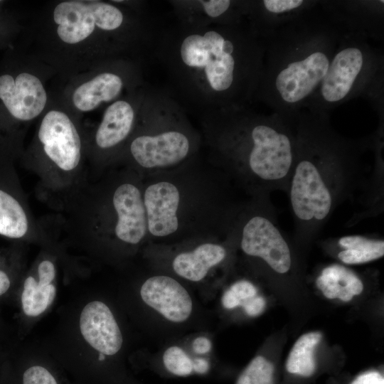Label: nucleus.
<instances>
[{
    "label": "nucleus",
    "instance_id": "obj_11",
    "mask_svg": "<svg viewBox=\"0 0 384 384\" xmlns=\"http://www.w3.org/2000/svg\"><path fill=\"white\" fill-rule=\"evenodd\" d=\"M139 294L144 303L171 323H183L191 316L192 298L177 278L156 271L142 283Z\"/></svg>",
    "mask_w": 384,
    "mask_h": 384
},
{
    "label": "nucleus",
    "instance_id": "obj_32",
    "mask_svg": "<svg viewBox=\"0 0 384 384\" xmlns=\"http://www.w3.org/2000/svg\"><path fill=\"white\" fill-rule=\"evenodd\" d=\"M11 282L5 272L0 270V296L6 292L10 287Z\"/></svg>",
    "mask_w": 384,
    "mask_h": 384
},
{
    "label": "nucleus",
    "instance_id": "obj_22",
    "mask_svg": "<svg viewBox=\"0 0 384 384\" xmlns=\"http://www.w3.org/2000/svg\"><path fill=\"white\" fill-rule=\"evenodd\" d=\"M331 240L339 248L338 259L347 265L363 264L384 255V240L381 238L351 235Z\"/></svg>",
    "mask_w": 384,
    "mask_h": 384
},
{
    "label": "nucleus",
    "instance_id": "obj_27",
    "mask_svg": "<svg viewBox=\"0 0 384 384\" xmlns=\"http://www.w3.org/2000/svg\"><path fill=\"white\" fill-rule=\"evenodd\" d=\"M95 25L100 28L112 31L119 28L123 14L117 7L102 1H92Z\"/></svg>",
    "mask_w": 384,
    "mask_h": 384
},
{
    "label": "nucleus",
    "instance_id": "obj_18",
    "mask_svg": "<svg viewBox=\"0 0 384 384\" xmlns=\"http://www.w3.org/2000/svg\"><path fill=\"white\" fill-rule=\"evenodd\" d=\"M134 112L130 104L118 100L105 112L95 134L96 146L102 151H111L127 140L134 127Z\"/></svg>",
    "mask_w": 384,
    "mask_h": 384
},
{
    "label": "nucleus",
    "instance_id": "obj_20",
    "mask_svg": "<svg viewBox=\"0 0 384 384\" xmlns=\"http://www.w3.org/2000/svg\"><path fill=\"white\" fill-rule=\"evenodd\" d=\"M317 287L328 299L348 302L363 290V283L358 275L349 268L332 264L322 269L316 279Z\"/></svg>",
    "mask_w": 384,
    "mask_h": 384
},
{
    "label": "nucleus",
    "instance_id": "obj_16",
    "mask_svg": "<svg viewBox=\"0 0 384 384\" xmlns=\"http://www.w3.org/2000/svg\"><path fill=\"white\" fill-rule=\"evenodd\" d=\"M44 223L35 219L25 198L0 187V235L14 239L46 235Z\"/></svg>",
    "mask_w": 384,
    "mask_h": 384
},
{
    "label": "nucleus",
    "instance_id": "obj_12",
    "mask_svg": "<svg viewBox=\"0 0 384 384\" xmlns=\"http://www.w3.org/2000/svg\"><path fill=\"white\" fill-rule=\"evenodd\" d=\"M321 8L344 32L366 39L384 37V1H319Z\"/></svg>",
    "mask_w": 384,
    "mask_h": 384
},
{
    "label": "nucleus",
    "instance_id": "obj_31",
    "mask_svg": "<svg viewBox=\"0 0 384 384\" xmlns=\"http://www.w3.org/2000/svg\"><path fill=\"white\" fill-rule=\"evenodd\" d=\"M351 384H384V379L380 373L372 371L359 375Z\"/></svg>",
    "mask_w": 384,
    "mask_h": 384
},
{
    "label": "nucleus",
    "instance_id": "obj_19",
    "mask_svg": "<svg viewBox=\"0 0 384 384\" xmlns=\"http://www.w3.org/2000/svg\"><path fill=\"white\" fill-rule=\"evenodd\" d=\"M38 280L28 276L23 284L21 304L24 314L37 316L43 313L51 304L55 297V287L53 284L56 270L50 260H43L37 267Z\"/></svg>",
    "mask_w": 384,
    "mask_h": 384
},
{
    "label": "nucleus",
    "instance_id": "obj_1",
    "mask_svg": "<svg viewBox=\"0 0 384 384\" xmlns=\"http://www.w3.org/2000/svg\"><path fill=\"white\" fill-rule=\"evenodd\" d=\"M292 122L295 158L287 194L295 239L307 243L358 191L363 204L378 188L383 174L376 165L366 176L365 157L374 146V134L362 139L346 138L331 126L329 114L307 110Z\"/></svg>",
    "mask_w": 384,
    "mask_h": 384
},
{
    "label": "nucleus",
    "instance_id": "obj_5",
    "mask_svg": "<svg viewBox=\"0 0 384 384\" xmlns=\"http://www.w3.org/2000/svg\"><path fill=\"white\" fill-rule=\"evenodd\" d=\"M58 211L61 231L111 252L132 255L148 243L143 179L127 166L89 175Z\"/></svg>",
    "mask_w": 384,
    "mask_h": 384
},
{
    "label": "nucleus",
    "instance_id": "obj_13",
    "mask_svg": "<svg viewBox=\"0 0 384 384\" xmlns=\"http://www.w3.org/2000/svg\"><path fill=\"white\" fill-rule=\"evenodd\" d=\"M0 100L9 114L20 121H28L43 110L47 96L40 80L29 73L16 77L0 75Z\"/></svg>",
    "mask_w": 384,
    "mask_h": 384
},
{
    "label": "nucleus",
    "instance_id": "obj_17",
    "mask_svg": "<svg viewBox=\"0 0 384 384\" xmlns=\"http://www.w3.org/2000/svg\"><path fill=\"white\" fill-rule=\"evenodd\" d=\"M53 18L58 24L57 33L63 41L79 43L87 38L95 28L92 1L60 3L54 9Z\"/></svg>",
    "mask_w": 384,
    "mask_h": 384
},
{
    "label": "nucleus",
    "instance_id": "obj_2",
    "mask_svg": "<svg viewBox=\"0 0 384 384\" xmlns=\"http://www.w3.org/2000/svg\"><path fill=\"white\" fill-rule=\"evenodd\" d=\"M240 195L244 194L223 172L198 156L144 178L148 243L228 237L248 198Z\"/></svg>",
    "mask_w": 384,
    "mask_h": 384
},
{
    "label": "nucleus",
    "instance_id": "obj_6",
    "mask_svg": "<svg viewBox=\"0 0 384 384\" xmlns=\"http://www.w3.org/2000/svg\"><path fill=\"white\" fill-rule=\"evenodd\" d=\"M179 53L185 66L204 75L223 110L243 108L252 98L262 70L264 45L250 28L223 26L189 34Z\"/></svg>",
    "mask_w": 384,
    "mask_h": 384
},
{
    "label": "nucleus",
    "instance_id": "obj_25",
    "mask_svg": "<svg viewBox=\"0 0 384 384\" xmlns=\"http://www.w3.org/2000/svg\"><path fill=\"white\" fill-rule=\"evenodd\" d=\"M235 384H274V366L262 356H255L242 370Z\"/></svg>",
    "mask_w": 384,
    "mask_h": 384
},
{
    "label": "nucleus",
    "instance_id": "obj_24",
    "mask_svg": "<svg viewBox=\"0 0 384 384\" xmlns=\"http://www.w3.org/2000/svg\"><path fill=\"white\" fill-rule=\"evenodd\" d=\"M322 334L314 331L301 336L294 344L288 356L286 368L288 372L304 377L311 376L315 370L314 349Z\"/></svg>",
    "mask_w": 384,
    "mask_h": 384
},
{
    "label": "nucleus",
    "instance_id": "obj_21",
    "mask_svg": "<svg viewBox=\"0 0 384 384\" xmlns=\"http://www.w3.org/2000/svg\"><path fill=\"white\" fill-rule=\"evenodd\" d=\"M122 85V80L118 75L111 73H101L76 88L73 95V103L81 111H90L101 102L115 98Z\"/></svg>",
    "mask_w": 384,
    "mask_h": 384
},
{
    "label": "nucleus",
    "instance_id": "obj_9",
    "mask_svg": "<svg viewBox=\"0 0 384 384\" xmlns=\"http://www.w3.org/2000/svg\"><path fill=\"white\" fill-rule=\"evenodd\" d=\"M198 146V137L185 125L151 123L131 139L122 166L134 170L144 179L194 159Z\"/></svg>",
    "mask_w": 384,
    "mask_h": 384
},
{
    "label": "nucleus",
    "instance_id": "obj_7",
    "mask_svg": "<svg viewBox=\"0 0 384 384\" xmlns=\"http://www.w3.org/2000/svg\"><path fill=\"white\" fill-rule=\"evenodd\" d=\"M363 36L344 32L320 85L304 110L329 114L358 97L367 98L375 111H384V55Z\"/></svg>",
    "mask_w": 384,
    "mask_h": 384
},
{
    "label": "nucleus",
    "instance_id": "obj_8",
    "mask_svg": "<svg viewBox=\"0 0 384 384\" xmlns=\"http://www.w3.org/2000/svg\"><path fill=\"white\" fill-rule=\"evenodd\" d=\"M38 139L46 162L34 170L37 193L50 207L59 210L66 198L88 177L82 168V141L69 117L52 110L43 117Z\"/></svg>",
    "mask_w": 384,
    "mask_h": 384
},
{
    "label": "nucleus",
    "instance_id": "obj_15",
    "mask_svg": "<svg viewBox=\"0 0 384 384\" xmlns=\"http://www.w3.org/2000/svg\"><path fill=\"white\" fill-rule=\"evenodd\" d=\"M312 0H262L249 1L247 14L250 28L264 39L275 30L292 21L318 4Z\"/></svg>",
    "mask_w": 384,
    "mask_h": 384
},
{
    "label": "nucleus",
    "instance_id": "obj_10",
    "mask_svg": "<svg viewBox=\"0 0 384 384\" xmlns=\"http://www.w3.org/2000/svg\"><path fill=\"white\" fill-rule=\"evenodd\" d=\"M236 250L233 230L223 239H201L164 245L147 243L143 252L155 271L181 281L203 283Z\"/></svg>",
    "mask_w": 384,
    "mask_h": 384
},
{
    "label": "nucleus",
    "instance_id": "obj_23",
    "mask_svg": "<svg viewBox=\"0 0 384 384\" xmlns=\"http://www.w3.org/2000/svg\"><path fill=\"white\" fill-rule=\"evenodd\" d=\"M162 366L169 374L178 377L208 375L211 363L206 357H191L182 347L174 345L167 348L162 356Z\"/></svg>",
    "mask_w": 384,
    "mask_h": 384
},
{
    "label": "nucleus",
    "instance_id": "obj_3",
    "mask_svg": "<svg viewBox=\"0 0 384 384\" xmlns=\"http://www.w3.org/2000/svg\"><path fill=\"white\" fill-rule=\"evenodd\" d=\"M208 161L247 198L287 193L295 158L293 123L277 113L223 110L206 129Z\"/></svg>",
    "mask_w": 384,
    "mask_h": 384
},
{
    "label": "nucleus",
    "instance_id": "obj_14",
    "mask_svg": "<svg viewBox=\"0 0 384 384\" xmlns=\"http://www.w3.org/2000/svg\"><path fill=\"white\" fill-rule=\"evenodd\" d=\"M80 329L84 339L102 356H112L121 349L123 338L118 324L109 306L92 301L82 309Z\"/></svg>",
    "mask_w": 384,
    "mask_h": 384
},
{
    "label": "nucleus",
    "instance_id": "obj_29",
    "mask_svg": "<svg viewBox=\"0 0 384 384\" xmlns=\"http://www.w3.org/2000/svg\"><path fill=\"white\" fill-rule=\"evenodd\" d=\"M265 306V299L262 297L257 295L245 302L242 307L247 315L250 316H256L262 313Z\"/></svg>",
    "mask_w": 384,
    "mask_h": 384
},
{
    "label": "nucleus",
    "instance_id": "obj_30",
    "mask_svg": "<svg viewBox=\"0 0 384 384\" xmlns=\"http://www.w3.org/2000/svg\"><path fill=\"white\" fill-rule=\"evenodd\" d=\"M210 349L211 342L206 336H197L191 342V350L196 354L200 356L206 354L210 352Z\"/></svg>",
    "mask_w": 384,
    "mask_h": 384
},
{
    "label": "nucleus",
    "instance_id": "obj_26",
    "mask_svg": "<svg viewBox=\"0 0 384 384\" xmlns=\"http://www.w3.org/2000/svg\"><path fill=\"white\" fill-rule=\"evenodd\" d=\"M257 295V289L250 281L240 279L234 282L227 289L222 297L223 306L232 309L239 306H242L245 302Z\"/></svg>",
    "mask_w": 384,
    "mask_h": 384
},
{
    "label": "nucleus",
    "instance_id": "obj_28",
    "mask_svg": "<svg viewBox=\"0 0 384 384\" xmlns=\"http://www.w3.org/2000/svg\"><path fill=\"white\" fill-rule=\"evenodd\" d=\"M21 384H61L55 375L49 368L33 365L24 370Z\"/></svg>",
    "mask_w": 384,
    "mask_h": 384
},
{
    "label": "nucleus",
    "instance_id": "obj_4",
    "mask_svg": "<svg viewBox=\"0 0 384 384\" xmlns=\"http://www.w3.org/2000/svg\"><path fill=\"white\" fill-rule=\"evenodd\" d=\"M344 31L318 4L262 39L260 78L252 97L292 122L326 75Z\"/></svg>",
    "mask_w": 384,
    "mask_h": 384
}]
</instances>
